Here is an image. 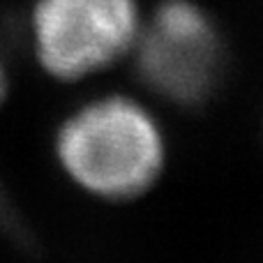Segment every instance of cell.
I'll return each instance as SVG.
<instances>
[{
	"mask_svg": "<svg viewBox=\"0 0 263 263\" xmlns=\"http://www.w3.org/2000/svg\"><path fill=\"white\" fill-rule=\"evenodd\" d=\"M141 21L136 0H35L32 49L46 74L77 81L132 53Z\"/></svg>",
	"mask_w": 263,
	"mask_h": 263,
	"instance_id": "cell-2",
	"label": "cell"
},
{
	"mask_svg": "<svg viewBox=\"0 0 263 263\" xmlns=\"http://www.w3.org/2000/svg\"><path fill=\"white\" fill-rule=\"evenodd\" d=\"M55 157L83 192L127 201L157 182L166 148L145 106L125 95H106L65 118L55 134Z\"/></svg>",
	"mask_w": 263,
	"mask_h": 263,
	"instance_id": "cell-1",
	"label": "cell"
},
{
	"mask_svg": "<svg viewBox=\"0 0 263 263\" xmlns=\"http://www.w3.org/2000/svg\"><path fill=\"white\" fill-rule=\"evenodd\" d=\"M5 92H7V77H5L3 63H0V102L5 100Z\"/></svg>",
	"mask_w": 263,
	"mask_h": 263,
	"instance_id": "cell-4",
	"label": "cell"
},
{
	"mask_svg": "<svg viewBox=\"0 0 263 263\" xmlns=\"http://www.w3.org/2000/svg\"><path fill=\"white\" fill-rule=\"evenodd\" d=\"M139 79L173 104H201L222 67L215 23L192 0H164L132 46Z\"/></svg>",
	"mask_w": 263,
	"mask_h": 263,
	"instance_id": "cell-3",
	"label": "cell"
}]
</instances>
